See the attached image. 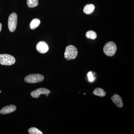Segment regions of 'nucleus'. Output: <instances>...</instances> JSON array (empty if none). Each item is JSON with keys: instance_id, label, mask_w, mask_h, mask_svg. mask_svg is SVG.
<instances>
[{"instance_id": "obj_12", "label": "nucleus", "mask_w": 134, "mask_h": 134, "mask_svg": "<svg viewBox=\"0 0 134 134\" xmlns=\"http://www.w3.org/2000/svg\"><path fill=\"white\" fill-rule=\"evenodd\" d=\"M40 24V21L38 18L33 19L31 22L30 27L32 30H34L39 26Z\"/></svg>"}, {"instance_id": "obj_11", "label": "nucleus", "mask_w": 134, "mask_h": 134, "mask_svg": "<svg viewBox=\"0 0 134 134\" xmlns=\"http://www.w3.org/2000/svg\"><path fill=\"white\" fill-rule=\"evenodd\" d=\"M93 94L96 96L100 97H104L105 96L106 92L103 89L100 88H97L93 92Z\"/></svg>"}, {"instance_id": "obj_8", "label": "nucleus", "mask_w": 134, "mask_h": 134, "mask_svg": "<svg viewBox=\"0 0 134 134\" xmlns=\"http://www.w3.org/2000/svg\"><path fill=\"white\" fill-rule=\"evenodd\" d=\"M111 100L117 106V107L121 108L123 107L122 99L120 96L116 93H114L113 96L111 97Z\"/></svg>"}, {"instance_id": "obj_19", "label": "nucleus", "mask_w": 134, "mask_h": 134, "mask_svg": "<svg viewBox=\"0 0 134 134\" xmlns=\"http://www.w3.org/2000/svg\"><path fill=\"white\" fill-rule=\"evenodd\" d=\"M1 91H0V93H1Z\"/></svg>"}, {"instance_id": "obj_2", "label": "nucleus", "mask_w": 134, "mask_h": 134, "mask_svg": "<svg viewBox=\"0 0 134 134\" xmlns=\"http://www.w3.org/2000/svg\"><path fill=\"white\" fill-rule=\"evenodd\" d=\"M105 54L109 57H112L115 54L117 51V46L115 43L110 41L105 44L103 48Z\"/></svg>"}, {"instance_id": "obj_9", "label": "nucleus", "mask_w": 134, "mask_h": 134, "mask_svg": "<svg viewBox=\"0 0 134 134\" xmlns=\"http://www.w3.org/2000/svg\"><path fill=\"white\" fill-rule=\"evenodd\" d=\"M16 109V107L13 105L6 106L1 109L0 113L3 114H8L14 111Z\"/></svg>"}, {"instance_id": "obj_1", "label": "nucleus", "mask_w": 134, "mask_h": 134, "mask_svg": "<svg viewBox=\"0 0 134 134\" xmlns=\"http://www.w3.org/2000/svg\"><path fill=\"white\" fill-rule=\"evenodd\" d=\"M78 54V51L76 47L73 45L68 46L65 49L64 56L67 60L74 59Z\"/></svg>"}, {"instance_id": "obj_3", "label": "nucleus", "mask_w": 134, "mask_h": 134, "mask_svg": "<svg viewBox=\"0 0 134 134\" xmlns=\"http://www.w3.org/2000/svg\"><path fill=\"white\" fill-rule=\"evenodd\" d=\"M15 59L14 56L8 54H0V64L10 66L14 64Z\"/></svg>"}, {"instance_id": "obj_14", "label": "nucleus", "mask_w": 134, "mask_h": 134, "mask_svg": "<svg viewBox=\"0 0 134 134\" xmlns=\"http://www.w3.org/2000/svg\"><path fill=\"white\" fill-rule=\"evenodd\" d=\"M38 4V0H27V5L29 8H34L37 7Z\"/></svg>"}, {"instance_id": "obj_6", "label": "nucleus", "mask_w": 134, "mask_h": 134, "mask_svg": "<svg viewBox=\"0 0 134 134\" xmlns=\"http://www.w3.org/2000/svg\"><path fill=\"white\" fill-rule=\"evenodd\" d=\"M50 92H51V91L48 89L46 88H41L37 89L36 90L31 92L30 94L31 96L32 97L34 98H38L41 94L46 95L47 94H48V95L50 94Z\"/></svg>"}, {"instance_id": "obj_4", "label": "nucleus", "mask_w": 134, "mask_h": 134, "mask_svg": "<svg viewBox=\"0 0 134 134\" xmlns=\"http://www.w3.org/2000/svg\"><path fill=\"white\" fill-rule=\"evenodd\" d=\"M44 79L43 75L40 74H32L28 75L25 78L24 81L28 83H36L43 81Z\"/></svg>"}, {"instance_id": "obj_13", "label": "nucleus", "mask_w": 134, "mask_h": 134, "mask_svg": "<svg viewBox=\"0 0 134 134\" xmlns=\"http://www.w3.org/2000/svg\"><path fill=\"white\" fill-rule=\"evenodd\" d=\"M86 36L88 38L92 40L95 39L97 37V34L95 31L92 30L87 32L86 33Z\"/></svg>"}, {"instance_id": "obj_15", "label": "nucleus", "mask_w": 134, "mask_h": 134, "mask_svg": "<svg viewBox=\"0 0 134 134\" xmlns=\"http://www.w3.org/2000/svg\"><path fill=\"white\" fill-rule=\"evenodd\" d=\"M28 132L30 134H42L43 133L41 131L36 127H31L29 129Z\"/></svg>"}, {"instance_id": "obj_7", "label": "nucleus", "mask_w": 134, "mask_h": 134, "mask_svg": "<svg viewBox=\"0 0 134 134\" xmlns=\"http://www.w3.org/2000/svg\"><path fill=\"white\" fill-rule=\"evenodd\" d=\"M36 49L38 52L41 53L47 52L49 50V47L47 43L44 41H41L38 42L36 46Z\"/></svg>"}, {"instance_id": "obj_17", "label": "nucleus", "mask_w": 134, "mask_h": 134, "mask_svg": "<svg viewBox=\"0 0 134 134\" xmlns=\"http://www.w3.org/2000/svg\"><path fill=\"white\" fill-rule=\"evenodd\" d=\"M2 26V24L0 23V32H1V31Z\"/></svg>"}, {"instance_id": "obj_16", "label": "nucleus", "mask_w": 134, "mask_h": 134, "mask_svg": "<svg viewBox=\"0 0 134 134\" xmlns=\"http://www.w3.org/2000/svg\"><path fill=\"white\" fill-rule=\"evenodd\" d=\"M88 77L89 81L90 82L93 81L94 80V78L93 75H92V73L91 72H89L88 74Z\"/></svg>"}, {"instance_id": "obj_10", "label": "nucleus", "mask_w": 134, "mask_h": 134, "mask_svg": "<svg viewBox=\"0 0 134 134\" xmlns=\"http://www.w3.org/2000/svg\"><path fill=\"white\" fill-rule=\"evenodd\" d=\"M95 8V6L93 4H88L85 6L83 12L86 14H90L94 11Z\"/></svg>"}, {"instance_id": "obj_5", "label": "nucleus", "mask_w": 134, "mask_h": 134, "mask_svg": "<svg viewBox=\"0 0 134 134\" xmlns=\"http://www.w3.org/2000/svg\"><path fill=\"white\" fill-rule=\"evenodd\" d=\"M17 24V15L15 13L10 15L8 20V26L10 31L13 32L16 29Z\"/></svg>"}, {"instance_id": "obj_18", "label": "nucleus", "mask_w": 134, "mask_h": 134, "mask_svg": "<svg viewBox=\"0 0 134 134\" xmlns=\"http://www.w3.org/2000/svg\"><path fill=\"white\" fill-rule=\"evenodd\" d=\"M48 94H47V95H46L47 97H48Z\"/></svg>"}]
</instances>
